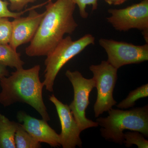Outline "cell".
I'll return each mask as SVG.
<instances>
[{"label": "cell", "instance_id": "obj_1", "mask_svg": "<svg viewBox=\"0 0 148 148\" xmlns=\"http://www.w3.org/2000/svg\"><path fill=\"white\" fill-rule=\"evenodd\" d=\"M76 5L71 0L49 1L46 6L45 14L36 33L26 48L30 57L47 56L64 38L72 34L78 27L74 18Z\"/></svg>", "mask_w": 148, "mask_h": 148}, {"label": "cell", "instance_id": "obj_2", "mask_svg": "<svg viewBox=\"0 0 148 148\" xmlns=\"http://www.w3.org/2000/svg\"><path fill=\"white\" fill-rule=\"evenodd\" d=\"M40 66L17 69L11 75L0 79V104L7 107L18 103L28 104L38 112L43 119L50 120L42 96L44 86L40 79Z\"/></svg>", "mask_w": 148, "mask_h": 148}, {"label": "cell", "instance_id": "obj_3", "mask_svg": "<svg viewBox=\"0 0 148 148\" xmlns=\"http://www.w3.org/2000/svg\"><path fill=\"white\" fill-rule=\"evenodd\" d=\"M108 112V116L96 120L105 140L123 145V131L127 130L140 132L148 137V105L127 110L112 108Z\"/></svg>", "mask_w": 148, "mask_h": 148}, {"label": "cell", "instance_id": "obj_4", "mask_svg": "<svg viewBox=\"0 0 148 148\" xmlns=\"http://www.w3.org/2000/svg\"><path fill=\"white\" fill-rule=\"evenodd\" d=\"M95 37L90 34L84 35L76 40H73L70 36L61 40L47 56L45 62V79L42 82L46 89L53 92L56 78L63 66L88 45L95 44Z\"/></svg>", "mask_w": 148, "mask_h": 148}, {"label": "cell", "instance_id": "obj_5", "mask_svg": "<svg viewBox=\"0 0 148 148\" xmlns=\"http://www.w3.org/2000/svg\"><path fill=\"white\" fill-rule=\"evenodd\" d=\"M89 69L93 75L97 89V98L93 110L95 117L98 118L116 105L113 92L117 80L118 69L107 61H102L98 65H91Z\"/></svg>", "mask_w": 148, "mask_h": 148}, {"label": "cell", "instance_id": "obj_6", "mask_svg": "<svg viewBox=\"0 0 148 148\" xmlns=\"http://www.w3.org/2000/svg\"><path fill=\"white\" fill-rule=\"evenodd\" d=\"M65 75L73 88V100L69 105V108L80 129L82 132L88 128L98 127L96 121L88 119L86 116V110L90 103L89 95L95 88L94 79L85 78L78 71L67 70Z\"/></svg>", "mask_w": 148, "mask_h": 148}, {"label": "cell", "instance_id": "obj_7", "mask_svg": "<svg viewBox=\"0 0 148 148\" xmlns=\"http://www.w3.org/2000/svg\"><path fill=\"white\" fill-rule=\"evenodd\" d=\"M99 44L108 56L107 61L117 69L125 65L138 64L148 60V44L135 45L113 40L101 38Z\"/></svg>", "mask_w": 148, "mask_h": 148}, {"label": "cell", "instance_id": "obj_8", "mask_svg": "<svg viewBox=\"0 0 148 148\" xmlns=\"http://www.w3.org/2000/svg\"><path fill=\"white\" fill-rule=\"evenodd\" d=\"M108 12L111 16L107 17V21L117 31H148V0L123 9H110Z\"/></svg>", "mask_w": 148, "mask_h": 148}, {"label": "cell", "instance_id": "obj_9", "mask_svg": "<svg viewBox=\"0 0 148 148\" xmlns=\"http://www.w3.org/2000/svg\"><path fill=\"white\" fill-rule=\"evenodd\" d=\"M49 101L55 106L61 125L59 134L60 145L63 148H81L82 142L80 138L81 130L73 116L69 106L59 101L54 95L49 97Z\"/></svg>", "mask_w": 148, "mask_h": 148}, {"label": "cell", "instance_id": "obj_10", "mask_svg": "<svg viewBox=\"0 0 148 148\" xmlns=\"http://www.w3.org/2000/svg\"><path fill=\"white\" fill-rule=\"evenodd\" d=\"M35 9L29 11V15L26 17L19 16L12 21V32L9 45L14 50L31 42L36 33L45 11L39 13Z\"/></svg>", "mask_w": 148, "mask_h": 148}, {"label": "cell", "instance_id": "obj_11", "mask_svg": "<svg viewBox=\"0 0 148 148\" xmlns=\"http://www.w3.org/2000/svg\"><path fill=\"white\" fill-rule=\"evenodd\" d=\"M16 118L24 129L40 143H46L52 147L61 146L59 134L47 121L38 119L22 111L17 112Z\"/></svg>", "mask_w": 148, "mask_h": 148}, {"label": "cell", "instance_id": "obj_12", "mask_svg": "<svg viewBox=\"0 0 148 148\" xmlns=\"http://www.w3.org/2000/svg\"><path fill=\"white\" fill-rule=\"evenodd\" d=\"M18 124L0 114V148H16L14 137Z\"/></svg>", "mask_w": 148, "mask_h": 148}, {"label": "cell", "instance_id": "obj_13", "mask_svg": "<svg viewBox=\"0 0 148 148\" xmlns=\"http://www.w3.org/2000/svg\"><path fill=\"white\" fill-rule=\"evenodd\" d=\"M21 54L13 49L9 44H0V64L17 70L23 68L24 62Z\"/></svg>", "mask_w": 148, "mask_h": 148}, {"label": "cell", "instance_id": "obj_14", "mask_svg": "<svg viewBox=\"0 0 148 148\" xmlns=\"http://www.w3.org/2000/svg\"><path fill=\"white\" fill-rule=\"evenodd\" d=\"M16 148H40L41 143L37 141L18 123L14 137Z\"/></svg>", "mask_w": 148, "mask_h": 148}, {"label": "cell", "instance_id": "obj_15", "mask_svg": "<svg viewBox=\"0 0 148 148\" xmlns=\"http://www.w3.org/2000/svg\"><path fill=\"white\" fill-rule=\"evenodd\" d=\"M148 96V84H146L130 92L126 98L118 104V108L127 109L134 107L139 99Z\"/></svg>", "mask_w": 148, "mask_h": 148}, {"label": "cell", "instance_id": "obj_16", "mask_svg": "<svg viewBox=\"0 0 148 148\" xmlns=\"http://www.w3.org/2000/svg\"><path fill=\"white\" fill-rule=\"evenodd\" d=\"M123 144L127 147L136 145L138 148H148V141L145 139L142 133L137 131L124 133Z\"/></svg>", "mask_w": 148, "mask_h": 148}, {"label": "cell", "instance_id": "obj_17", "mask_svg": "<svg viewBox=\"0 0 148 148\" xmlns=\"http://www.w3.org/2000/svg\"><path fill=\"white\" fill-rule=\"evenodd\" d=\"M9 18H0V44H9L12 32V21Z\"/></svg>", "mask_w": 148, "mask_h": 148}, {"label": "cell", "instance_id": "obj_18", "mask_svg": "<svg viewBox=\"0 0 148 148\" xmlns=\"http://www.w3.org/2000/svg\"><path fill=\"white\" fill-rule=\"evenodd\" d=\"M10 3L7 1L0 0V18L7 17V18H15L21 16L28 11H30L33 9H36L41 6V4L33 6L26 10H23L19 12L11 11L8 8Z\"/></svg>", "mask_w": 148, "mask_h": 148}, {"label": "cell", "instance_id": "obj_19", "mask_svg": "<svg viewBox=\"0 0 148 148\" xmlns=\"http://www.w3.org/2000/svg\"><path fill=\"white\" fill-rule=\"evenodd\" d=\"M78 6L79 9V14L82 18H86L88 17V13L86 11V6H92V11L97 10L98 7L99 0H71Z\"/></svg>", "mask_w": 148, "mask_h": 148}, {"label": "cell", "instance_id": "obj_20", "mask_svg": "<svg viewBox=\"0 0 148 148\" xmlns=\"http://www.w3.org/2000/svg\"><path fill=\"white\" fill-rule=\"evenodd\" d=\"M10 3V8L11 11L19 12L30 3H33L36 0H8Z\"/></svg>", "mask_w": 148, "mask_h": 148}, {"label": "cell", "instance_id": "obj_21", "mask_svg": "<svg viewBox=\"0 0 148 148\" xmlns=\"http://www.w3.org/2000/svg\"><path fill=\"white\" fill-rule=\"evenodd\" d=\"M9 72L7 69V67L0 64V79L3 77L8 76Z\"/></svg>", "mask_w": 148, "mask_h": 148}, {"label": "cell", "instance_id": "obj_22", "mask_svg": "<svg viewBox=\"0 0 148 148\" xmlns=\"http://www.w3.org/2000/svg\"><path fill=\"white\" fill-rule=\"evenodd\" d=\"M127 1V0H113V5H120Z\"/></svg>", "mask_w": 148, "mask_h": 148}, {"label": "cell", "instance_id": "obj_23", "mask_svg": "<svg viewBox=\"0 0 148 148\" xmlns=\"http://www.w3.org/2000/svg\"><path fill=\"white\" fill-rule=\"evenodd\" d=\"M105 2L109 5H113V0H104Z\"/></svg>", "mask_w": 148, "mask_h": 148}]
</instances>
